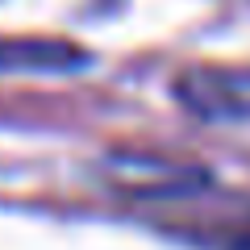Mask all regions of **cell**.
I'll use <instances>...</instances> for the list:
<instances>
[{
    "label": "cell",
    "mask_w": 250,
    "mask_h": 250,
    "mask_svg": "<svg viewBox=\"0 0 250 250\" xmlns=\"http://www.w3.org/2000/svg\"><path fill=\"white\" fill-rule=\"evenodd\" d=\"M175 100L205 121H246L250 117V62H200L175 75Z\"/></svg>",
    "instance_id": "1"
},
{
    "label": "cell",
    "mask_w": 250,
    "mask_h": 250,
    "mask_svg": "<svg viewBox=\"0 0 250 250\" xmlns=\"http://www.w3.org/2000/svg\"><path fill=\"white\" fill-rule=\"evenodd\" d=\"M108 175L129 192L142 196H171V192H196L205 188V171L184 167V163L159 159V154H113L108 159Z\"/></svg>",
    "instance_id": "2"
},
{
    "label": "cell",
    "mask_w": 250,
    "mask_h": 250,
    "mask_svg": "<svg viewBox=\"0 0 250 250\" xmlns=\"http://www.w3.org/2000/svg\"><path fill=\"white\" fill-rule=\"evenodd\" d=\"M83 62V50L71 42H0V67H17V71H71Z\"/></svg>",
    "instance_id": "3"
}]
</instances>
